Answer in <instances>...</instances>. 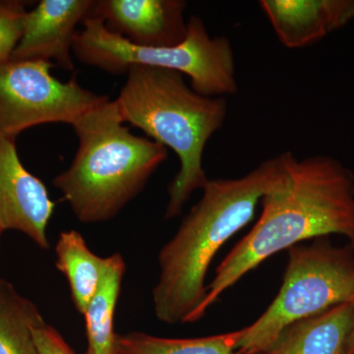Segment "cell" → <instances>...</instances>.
<instances>
[{
	"instance_id": "11",
	"label": "cell",
	"mask_w": 354,
	"mask_h": 354,
	"mask_svg": "<svg viewBox=\"0 0 354 354\" xmlns=\"http://www.w3.org/2000/svg\"><path fill=\"white\" fill-rule=\"evenodd\" d=\"M279 41L304 48L354 20V0H261Z\"/></svg>"
},
{
	"instance_id": "21",
	"label": "cell",
	"mask_w": 354,
	"mask_h": 354,
	"mask_svg": "<svg viewBox=\"0 0 354 354\" xmlns=\"http://www.w3.org/2000/svg\"><path fill=\"white\" fill-rule=\"evenodd\" d=\"M258 354H269L268 353H258Z\"/></svg>"
},
{
	"instance_id": "8",
	"label": "cell",
	"mask_w": 354,
	"mask_h": 354,
	"mask_svg": "<svg viewBox=\"0 0 354 354\" xmlns=\"http://www.w3.org/2000/svg\"><path fill=\"white\" fill-rule=\"evenodd\" d=\"M43 181L28 171L18 155L16 139L0 133V228L27 235L50 249L48 223L55 211Z\"/></svg>"
},
{
	"instance_id": "9",
	"label": "cell",
	"mask_w": 354,
	"mask_h": 354,
	"mask_svg": "<svg viewBox=\"0 0 354 354\" xmlns=\"http://www.w3.org/2000/svg\"><path fill=\"white\" fill-rule=\"evenodd\" d=\"M186 7L184 0H95L87 18L134 46L167 48L185 39Z\"/></svg>"
},
{
	"instance_id": "13",
	"label": "cell",
	"mask_w": 354,
	"mask_h": 354,
	"mask_svg": "<svg viewBox=\"0 0 354 354\" xmlns=\"http://www.w3.org/2000/svg\"><path fill=\"white\" fill-rule=\"evenodd\" d=\"M127 265L120 253L106 257L101 285L84 312L88 348L85 354H118L114 314Z\"/></svg>"
},
{
	"instance_id": "2",
	"label": "cell",
	"mask_w": 354,
	"mask_h": 354,
	"mask_svg": "<svg viewBox=\"0 0 354 354\" xmlns=\"http://www.w3.org/2000/svg\"><path fill=\"white\" fill-rule=\"evenodd\" d=\"M288 152L266 160L239 178L209 179L200 201L158 253L153 290L160 322L190 323L207 295L209 265L228 239L248 225L262 198L285 174Z\"/></svg>"
},
{
	"instance_id": "7",
	"label": "cell",
	"mask_w": 354,
	"mask_h": 354,
	"mask_svg": "<svg viewBox=\"0 0 354 354\" xmlns=\"http://www.w3.org/2000/svg\"><path fill=\"white\" fill-rule=\"evenodd\" d=\"M53 64L12 60L0 65V133H20L48 123L72 125L109 97L83 88L75 79L62 82L51 74Z\"/></svg>"
},
{
	"instance_id": "16",
	"label": "cell",
	"mask_w": 354,
	"mask_h": 354,
	"mask_svg": "<svg viewBox=\"0 0 354 354\" xmlns=\"http://www.w3.org/2000/svg\"><path fill=\"white\" fill-rule=\"evenodd\" d=\"M241 330L195 339H167L142 332L118 335V354H248L237 348Z\"/></svg>"
},
{
	"instance_id": "18",
	"label": "cell",
	"mask_w": 354,
	"mask_h": 354,
	"mask_svg": "<svg viewBox=\"0 0 354 354\" xmlns=\"http://www.w3.org/2000/svg\"><path fill=\"white\" fill-rule=\"evenodd\" d=\"M32 339L39 354H75L62 335L46 322L32 329Z\"/></svg>"
},
{
	"instance_id": "14",
	"label": "cell",
	"mask_w": 354,
	"mask_h": 354,
	"mask_svg": "<svg viewBox=\"0 0 354 354\" xmlns=\"http://www.w3.org/2000/svg\"><path fill=\"white\" fill-rule=\"evenodd\" d=\"M55 254V265L68 281L74 306L83 315L101 285L106 258L93 252L80 232L74 230L60 232Z\"/></svg>"
},
{
	"instance_id": "1",
	"label": "cell",
	"mask_w": 354,
	"mask_h": 354,
	"mask_svg": "<svg viewBox=\"0 0 354 354\" xmlns=\"http://www.w3.org/2000/svg\"><path fill=\"white\" fill-rule=\"evenodd\" d=\"M259 220L216 268L197 322L218 297L265 260L300 242L342 235L354 248V174L327 155L298 160L288 152L286 171L261 200Z\"/></svg>"
},
{
	"instance_id": "15",
	"label": "cell",
	"mask_w": 354,
	"mask_h": 354,
	"mask_svg": "<svg viewBox=\"0 0 354 354\" xmlns=\"http://www.w3.org/2000/svg\"><path fill=\"white\" fill-rule=\"evenodd\" d=\"M44 322L37 305L0 279V354H39L32 329Z\"/></svg>"
},
{
	"instance_id": "10",
	"label": "cell",
	"mask_w": 354,
	"mask_h": 354,
	"mask_svg": "<svg viewBox=\"0 0 354 354\" xmlns=\"http://www.w3.org/2000/svg\"><path fill=\"white\" fill-rule=\"evenodd\" d=\"M95 0H41L27 11L24 30L12 60L50 62L74 70L77 26L88 17Z\"/></svg>"
},
{
	"instance_id": "3",
	"label": "cell",
	"mask_w": 354,
	"mask_h": 354,
	"mask_svg": "<svg viewBox=\"0 0 354 354\" xmlns=\"http://www.w3.org/2000/svg\"><path fill=\"white\" fill-rule=\"evenodd\" d=\"M127 75L114 100L123 121L178 157L180 167L169 183L165 214L167 220L176 218L191 195L208 183L203 156L209 140L225 124L227 100L195 92L183 74L174 70L133 65Z\"/></svg>"
},
{
	"instance_id": "4",
	"label": "cell",
	"mask_w": 354,
	"mask_h": 354,
	"mask_svg": "<svg viewBox=\"0 0 354 354\" xmlns=\"http://www.w3.org/2000/svg\"><path fill=\"white\" fill-rule=\"evenodd\" d=\"M124 123L115 102L108 100L71 125L78 148L53 184L81 223L118 216L169 157L167 148L133 134Z\"/></svg>"
},
{
	"instance_id": "19",
	"label": "cell",
	"mask_w": 354,
	"mask_h": 354,
	"mask_svg": "<svg viewBox=\"0 0 354 354\" xmlns=\"http://www.w3.org/2000/svg\"><path fill=\"white\" fill-rule=\"evenodd\" d=\"M353 310H354V302H353ZM346 354H354V323H353V332H351V337H349L348 348H346Z\"/></svg>"
},
{
	"instance_id": "20",
	"label": "cell",
	"mask_w": 354,
	"mask_h": 354,
	"mask_svg": "<svg viewBox=\"0 0 354 354\" xmlns=\"http://www.w3.org/2000/svg\"><path fill=\"white\" fill-rule=\"evenodd\" d=\"M2 232H2L1 228H0V237H1Z\"/></svg>"
},
{
	"instance_id": "6",
	"label": "cell",
	"mask_w": 354,
	"mask_h": 354,
	"mask_svg": "<svg viewBox=\"0 0 354 354\" xmlns=\"http://www.w3.org/2000/svg\"><path fill=\"white\" fill-rule=\"evenodd\" d=\"M288 252L278 295L252 325L241 329L237 348L243 353H266L293 323L354 302L353 246L317 241L290 247Z\"/></svg>"
},
{
	"instance_id": "12",
	"label": "cell",
	"mask_w": 354,
	"mask_h": 354,
	"mask_svg": "<svg viewBox=\"0 0 354 354\" xmlns=\"http://www.w3.org/2000/svg\"><path fill=\"white\" fill-rule=\"evenodd\" d=\"M353 323V304L337 305L288 326L266 353L346 354Z\"/></svg>"
},
{
	"instance_id": "5",
	"label": "cell",
	"mask_w": 354,
	"mask_h": 354,
	"mask_svg": "<svg viewBox=\"0 0 354 354\" xmlns=\"http://www.w3.org/2000/svg\"><path fill=\"white\" fill-rule=\"evenodd\" d=\"M77 32L73 55L83 64L113 74H127L133 65L174 70L190 78L191 88L207 97L239 92L234 48L225 36L212 37L204 20L191 16L180 44L167 48L134 46L109 32L101 20L86 18Z\"/></svg>"
},
{
	"instance_id": "17",
	"label": "cell",
	"mask_w": 354,
	"mask_h": 354,
	"mask_svg": "<svg viewBox=\"0 0 354 354\" xmlns=\"http://www.w3.org/2000/svg\"><path fill=\"white\" fill-rule=\"evenodd\" d=\"M26 13L24 2L0 1V65L11 59L22 38Z\"/></svg>"
}]
</instances>
